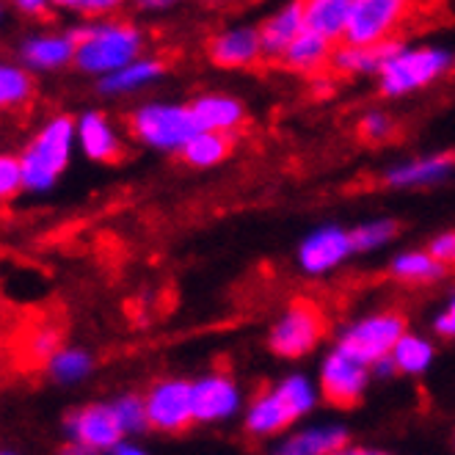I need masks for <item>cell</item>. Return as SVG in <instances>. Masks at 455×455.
Wrapping results in <instances>:
<instances>
[{"mask_svg": "<svg viewBox=\"0 0 455 455\" xmlns=\"http://www.w3.org/2000/svg\"><path fill=\"white\" fill-rule=\"evenodd\" d=\"M127 130L139 144L157 152H182L199 124L191 114V105L180 102H144L127 116Z\"/></svg>", "mask_w": 455, "mask_h": 455, "instance_id": "cell-4", "label": "cell"}, {"mask_svg": "<svg viewBox=\"0 0 455 455\" xmlns=\"http://www.w3.org/2000/svg\"><path fill=\"white\" fill-rule=\"evenodd\" d=\"M403 334H406L403 315L376 312V315H367L347 326L337 339V351L356 359L364 367H372L395 351V345L400 342Z\"/></svg>", "mask_w": 455, "mask_h": 455, "instance_id": "cell-6", "label": "cell"}, {"mask_svg": "<svg viewBox=\"0 0 455 455\" xmlns=\"http://www.w3.org/2000/svg\"><path fill=\"white\" fill-rule=\"evenodd\" d=\"M191 114L199 124V130L207 132H221V136H232L237 127H243L246 122V111L243 102L229 97V94H199L191 102Z\"/></svg>", "mask_w": 455, "mask_h": 455, "instance_id": "cell-17", "label": "cell"}, {"mask_svg": "<svg viewBox=\"0 0 455 455\" xmlns=\"http://www.w3.org/2000/svg\"><path fill=\"white\" fill-rule=\"evenodd\" d=\"M229 152H232V136L199 130L196 136L185 144L180 157L194 169H212V166L224 164V160L229 157Z\"/></svg>", "mask_w": 455, "mask_h": 455, "instance_id": "cell-28", "label": "cell"}, {"mask_svg": "<svg viewBox=\"0 0 455 455\" xmlns=\"http://www.w3.org/2000/svg\"><path fill=\"white\" fill-rule=\"evenodd\" d=\"M44 370H47L50 381H56L59 387H75L80 381H86L94 372V356L86 351V347L64 345L44 362Z\"/></svg>", "mask_w": 455, "mask_h": 455, "instance_id": "cell-25", "label": "cell"}, {"mask_svg": "<svg viewBox=\"0 0 455 455\" xmlns=\"http://www.w3.org/2000/svg\"><path fill=\"white\" fill-rule=\"evenodd\" d=\"M191 400H194V422L202 425L227 422L243 406L237 381L224 370L207 372V376L191 381Z\"/></svg>", "mask_w": 455, "mask_h": 455, "instance_id": "cell-9", "label": "cell"}, {"mask_svg": "<svg viewBox=\"0 0 455 455\" xmlns=\"http://www.w3.org/2000/svg\"><path fill=\"white\" fill-rule=\"evenodd\" d=\"M114 417L122 427L124 436H139L144 431H149V417H147V403L141 395H119L116 400H111Z\"/></svg>", "mask_w": 455, "mask_h": 455, "instance_id": "cell-31", "label": "cell"}, {"mask_svg": "<svg viewBox=\"0 0 455 455\" xmlns=\"http://www.w3.org/2000/svg\"><path fill=\"white\" fill-rule=\"evenodd\" d=\"M326 334V315L312 299H292L267 334V347L282 359L312 354Z\"/></svg>", "mask_w": 455, "mask_h": 455, "instance_id": "cell-5", "label": "cell"}, {"mask_svg": "<svg viewBox=\"0 0 455 455\" xmlns=\"http://www.w3.org/2000/svg\"><path fill=\"white\" fill-rule=\"evenodd\" d=\"M36 97L34 75L20 61L0 59V111H20Z\"/></svg>", "mask_w": 455, "mask_h": 455, "instance_id": "cell-26", "label": "cell"}, {"mask_svg": "<svg viewBox=\"0 0 455 455\" xmlns=\"http://www.w3.org/2000/svg\"><path fill=\"white\" fill-rule=\"evenodd\" d=\"M354 254L356 249H354L351 232L334 224H323L301 240L299 265L309 276H323V274H331L342 262H347Z\"/></svg>", "mask_w": 455, "mask_h": 455, "instance_id": "cell-11", "label": "cell"}, {"mask_svg": "<svg viewBox=\"0 0 455 455\" xmlns=\"http://www.w3.org/2000/svg\"><path fill=\"white\" fill-rule=\"evenodd\" d=\"M434 356H436L434 342L419 334H409V331L400 337L395 351L389 354L395 372H403V376H422V372L434 364Z\"/></svg>", "mask_w": 455, "mask_h": 455, "instance_id": "cell-29", "label": "cell"}, {"mask_svg": "<svg viewBox=\"0 0 455 455\" xmlns=\"http://www.w3.org/2000/svg\"><path fill=\"white\" fill-rule=\"evenodd\" d=\"M367 381H370V367L345 356L337 347L329 351L323 364H320V392L337 409H354L364 397Z\"/></svg>", "mask_w": 455, "mask_h": 455, "instance_id": "cell-10", "label": "cell"}, {"mask_svg": "<svg viewBox=\"0 0 455 455\" xmlns=\"http://www.w3.org/2000/svg\"><path fill=\"white\" fill-rule=\"evenodd\" d=\"M75 42L67 31H39L17 44L20 67L34 72H59L75 67Z\"/></svg>", "mask_w": 455, "mask_h": 455, "instance_id": "cell-13", "label": "cell"}, {"mask_svg": "<svg viewBox=\"0 0 455 455\" xmlns=\"http://www.w3.org/2000/svg\"><path fill=\"white\" fill-rule=\"evenodd\" d=\"M77 122L67 114L50 116L31 141L20 152V169H22V191L28 194H50L56 182L67 172L72 152L77 147Z\"/></svg>", "mask_w": 455, "mask_h": 455, "instance_id": "cell-2", "label": "cell"}, {"mask_svg": "<svg viewBox=\"0 0 455 455\" xmlns=\"http://www.w3.org/2000/svg\"><path fill=\"white\" fill-rule=\"evenodd\" d=\"M434 329H436V334H439V337L455 339V296H452V299H450V304L436 315Z\"/></svg>", "mask_w": 455, "mask_h": 455, "instance_id": "cell-38", "label": "cell"}, {"mask_svg": "<svg viewBox=\"0 0 455 455\" xmlns=\"http://www.w3.org/2000/svg\"><path fill=\"white\" fill-rule=\"evenodd\" d=\"M61 347V337H59V331L56 329H39L31 339H28V354L34 356V359H42V362H47L52 354H56Z\"/></svg>", "mask_w": 455, "mask_h": 455, "instance_id": "cell-35", "label": "cell"}, {"mask_svg": "<svg viewBox=\"0 0 455 455\" xmlns=\"http://www.w3.org/2000/svg\"><path fill=\"white\" fill-rule=\"evenodd\" d=\"M166 75V64L160 59H139L127 64L124 69L100 77L97 80V94L102 97H124V94H136L152 84H157L160 77Z\"/></svg>", "mask_w": 455, "mask_h": 455, "instance_id": "cell-22", "label": "cell"}, {"mask_svg": "<svg viewBox=\"0 0 455 455\" xmlns=\"http://www.w3.org/2000/svg\"><path fill=\"white\" fill-rule=\"evenodd\" d=\"M207 56H210L212 64L221 67V69L254 67L265 56L259 28H251V25H235V28L221 31L219 36L210 39Z\"/></svg>", "mask_w": 455, "mask_h": 455, "instance_id": "cell-14", "label": "cell"}, {"mask_svg": "<svg viewBox=\"0 0 455 455\" xmlns=\"http://www.w3.org/2000/svg\"><path fill=\"white\" fill-rule=\"evenodd\" d=\"M292 422H296V417H292L290 409L284 406V400L279 397L276 387L259 392V395L251 400V403H249L246 414H243L246 434H249V436H257V439L284 434Z\"/></svg>", "mask_w": 455, "mask_h": 455, "instance_id": "cell-18", "label": "cell"}, {"mask_svg": "<svg viewBox=\"0 0 455 455\" xmlns=\"http://www.w3.org/2000/svg\"><path fill=\"white\" fill-rule=\"evenodd\" d=\"M75 42V69L89 77H108L141 59L144 31L127 20H86L67 31Z\"/></svg>", "mask_w": 455, "mask_h": 455, "instance_id": "cell-1", "label": "cell"}, {"mask_svg": "<svg viewBox=\"0 0 455 455\" xmlns=\"http://www.w3.org/2000/svg\"><path fill=\"white\" fill-rule=\"evenodd\" d=\"M389 274L406 284H434L447 274V267H442L427 251H400L389 262Z\"/></svg>", "mask_w": 455, "mask_h": 455, "instance_id": "cell-27", "label": "cell"}, {"mask_svg": "<svg viewBox=\"0 0 455 455\" xmlns=\"http://www.w3.org/2000/svg\"><path fill=\"white\" fill-rule=\"evenodd\" d=\"M331 56H334V44L326 42V39H320L309 31H304L296 42H292L287 50H284V56L279 59L287 69L292 72H317V69H323L326 64H331Z\"/></svg>", "mask_w": 455, "mask_h": 455, "instance_id": "cell-24", "label": "cell"}, {"mask_svg": "<svg viewBox=\"0 0 455 455\" xmlns=\"http://www.w3.org/2000/svg\"><path fill=\"white\" fill-rule=\"evenodd\" d=\"M334 455H370V452L362 450V447H342V450H337Z\"/></svg>", "mask_w": 455, "mask_h": 455, "instance_id": "cell-43", "label": "cell"}, {"mask_svg": "<svg viewBox=\"0 0 455 455\" xmlns=\"http://www.w3.org/2000/svg\"><path fill=\"white\" fill-rule=\"evenodd\" d=\"M406 17L409 4L403 0H356L342 42L351 47H376L392 42Z\"/></svg>", "mask_w": 455, "mask_h": 455, "instance_id": "cell-7", "label": "cell"}, {"mask_svg": "<svg viewBox=\"0 0 455 455\" xmlns=\"http://www.w3.org/2000/svg\"><path fill=\"white\" fill-rule=\"evenodd\" d=\"M0 455H17V452H12V450H0Z\"/></svg>", "mask_w": 455, "mask_h": 455, "instance_id": "cell-44", "label": "cell"}, {"mask_svg": "<svg viewBox=\"0 0 455 455\" xmlns=\"http://www.w3.org/2000/svg\"><path fill=\"white\" fill-rule=\"evenodd\" d=\"M22 191V169L20 155L0 152V202H9Z\"/></svg>", "mask_w": 455, "mask_h": 455, "instance_id": "cell-34", "label": "cell"}, {"mask_svg": "<svg viewBox=\"0 0 455 455\" xmlns=\"http://www.w3.org/2000/svg\"><path fill=\"white\" fill-rule=\"evenodd\" d=\"M359 136L367 144H384L395 136V119L387 111H367L359 119Z\"/></svg>", "mask_w": 455, "mask_h": 455, "instance_id": "cell-33", "label": "cell"}, {"mask_svg": "<svg viewBox=\"0 0 455 455\" xmlns=\"http://www.w3.org/2000/svg\"><path fill=\"white\" fill-rule=\"evenodd\" d=\"M14 9H17L20 14H25V17H42V14L50 12L52 6L44 4V0H17Z\"/></svg>", "mask_w": 455, "mask_h": 455, "instance_id": "cell-39", "label": "cell"}, {"mask_svg": "<svg viewBox=\"0 0 455 455\" xmlns=\"http://www.w3.org/2000/svg\"><path fill=\"white\" fill-rule=\"evenodd\" d=\"M276 392H279V397L284 400V406L290 409V414L296 419H301L304 414H309L317 406V387L307 376H301V372L282 379L276 384Z\"/></svg>", "mask_w": 455, "mask_h": 455, "instance_id": "cell-30", "label": "cell"}, {"mask_svg": "<svg viewBox=\"0 0 455 455\" xmlns=\"http://www.w3.org/2000/svg\"><path fill=\"white\" fill-rule=\"evenodd\" d=\"M77 124V149L94 164H119L124 157V144L114 122L102 111H86L75 119Z\"/></svg>", "mask_w": 455, "mask_h": 455, "instance_id": "cell-15", "label": "cell"}, {"mask_svg": "<svg viewBox=\"0 0 455 455\" xmlns=\"http://www.w3.org/2000/svg\"><path fill=\"white\" fill-rule=\"evenodd\" d=\"M403 47L397 39L376 44V47H351L342 44L334 50L331 56V67L339 75H370V72H381L387 67V61L395 56V52Z\"/></svg>", "mask_w": 455, "mask_h": 455, "instance_id": "cell-23", "label": "cell"}, {"mask_svg": "<svg viewBox=\"0 0 455 455\" xmlns=\"http://www.w3.org/2000/svg\"><path fill=\"white\" fill-rule=\"evenodd\" d=\"M307 31L304 25V4H287L279 12H274L259 25V39L265 56L282 59L284 50Z\"/></svg>", "mask_w": 455, "mask_h": 455, "instance_id": "cell-19", "label": "cell"}, {"mask_svg": "<svg viewBox=\"0 0 455 455\" xmlns=\"http://www.w3.org/2000/svg\"><path fill=\"white\" fill-rule=\"evenodd\" d=\"M149 427L160 434H182L194 422V400L191 381L185 379H164L155 381L144 395Z\"/></svg>", "mask_w": 455, "mask_h": 455, "instance_id": "cell-8", "label": "cell"}, {"mask_svg": "<svg viewBox=\"0 0 455 455\" xmlns=\"http://www.w3.org/2000/svg\"><path fill=\"white\" fill-rule=\"evenodd\" d=\"M397 221L395 219H372L359 224L356 229H351V240L356 251H376L381 246H387L389 240L397 235Z\"/></svg>", "mask_w": 455, "mask_h": 455, "instance_id": "cell-32", "label": "cell"}, {"mask_svg": "<svg viewBox=\"0 0 455 455\" xmlns=\"http://www.w3.org/2000/svg\"><path fill=\"white\" fill-rule=\"evenodd\" d=\"M342 447H347V431L342 425H312L282 439L271 455H334Z\"/></svg>", "mask_w": 455, "mask_h": 455, "instance_id": "cell-21", "label": "cell"}, {"mask_svg": "<svg viewBox=\"0 0 455 455\" xmlns=\"http://www.w3.org/2000/svg\"><path fill=\"white\" fill-rule=\"evenodd\" d=\"M59 455H100V452H94V450H92V447H86V444L67 442V444L59 450Z\"/></svg>", "mask_w": 455, "mask_h": 455, "instance_id": "cell-41", "label": "cell"}, {"mask_svg": "<svg viewBox=\"0 0 455 455\" xmlns=\"http://www.w3.org/2000/svg\"><path fill=\"white\" fill-rule=\"evenodd\" d=\"M455 67V52L447 47H400L379 72V92L384 97H406L427 89Z\"/></svg>", "mask_w": 455, "mask_h": 455, "instance_id": "cell-3", "label": "cell"}, {"mask_svg": "<svg viewBox=\"0 0 455 455\" xmlns=\"http://www.w3.org/2000/svg\"><path fill=\"white\" fill-rule=\"evenodd\" d=\"M427 254H431L442 267H455V229L436 235L431 243H427Z\"/></svg>", "mask_w": 455, "mask_h": 455, "instance_id": "cell-36", "label": "cell"}, {"mask_svg": "<svg viewBox=\"0 0 455 455\" xmlns=\"http://www.w3.org/2000/svg\"><path fill=\"white\" fill-rule=\"evenodd\" d=\"M108 455H149V450H144V447L136 444V442H122V444H116Z\"/></svg>", "mask_w": 455, "mask_h": 455, "instance_id": "cell-40", "label": "cell"}, {"mask_svg": "<svg viewBox=\"0 0 455 455\" xmlns=\"http://www.w3.org/2000/svg\"><path fill=\"white\" fill-rule=\"evenodd\" d=\"M455 172V152H439V155H425L411 157L403 164H395L384 182L389 188H427V185H439Z\"/></svg>", "mask_w": 455, "mask_h": 455, "instance_id": "cell-16", "label": "cell"}, {"mask_svg": "<svg viewBox=\"0 0 455 455\" xmlns=\"http://www.w3.org/2000/svg\"><path fill=\"white\" fill-rule=\"evenodd\" d=\"M59 9L84 14V17H102L108 12H116L119 4H114V0H67V4H59Z\"/></svg>", "mask_w": 455, "mask_h": 455, "instance_id": "cell-37", "label": "cell"}, {"mask_svg": "<svg viewBox=\"0 0 455 455\" xmlns=\"http://www.w3.org/2000/svg\"><path fill=\"white\" fill-rule=\"evenodd\" d=\"M370 372H376V376L387 379V376H395V364H392V359L387 356V359H381L379 364H372V370H370Z\"/></svg>", "mask_w": 455, "mask_h": 455, "instance_id": "cell-42", "label": "cell"}, {"mask_svg": "<svg viewBox=\"0 0 455 455\" xmlns=\"http://www.w3.org/2000/svg\"><path fill=\"white\" fill-rule=\"evenodd\" d=\"M64 436L67 442L86 444L94 452H111L116 444L124 442L122 427L114 417L111 403H89L84 409H75L64 417Z\"/></svg>", "mask_w": 455, "mask_h": 455, "instance_id": "cell-12", "label": "cell"}, {"mask_svg": "<svg viewBox=\"0 0 455 455\" xmlns=\"http://www.w3.org/2000/svg\"><path fill=\"white\" fill-rule=\"evenodd\" d=\"M0 22H4V6H0Z\"/></svg>", "mask_w": 455, "mask_h": 455, "instance_id": "cell-45", "label": "cell"}, {"mask_svg": "<svg viewBox=\"0 0 455 455\" xmlns=\"http://www.w3.org/2000/svg\"><path fill=\"white\" fill-rule=\"evenodd\" d=\"M356 0H309L304 4V25L307 31L326 39V42H339L345 39L347 22H351Z\"/></svg>", "mask_w": 455, "mask_h": 455, "instance_id": "cell-20", "label": "cell"}]
</instances>
